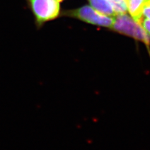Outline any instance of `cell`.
<instances>
[{"instance_id":"cell-5","label":"cell","mask_w":150,"mask_h":150,"mask_svg":"<svg viewBox=\"0 0 150 150\" xmlns=\"http://www.w3.org/2000/svg\"><path fill=\"white\" fill-rule=\"evenodd\" d=\"M89 2L91 6L102 14L110 16H115L116 15L108 0H89Z\"/></svg>"},{"instance_id":"cell-4","label":"cell","mask_w":150,"mask_h":150,"mask_svg":"<svg viewBox=\"0 0 150 150\" xmlns=\"http://www.w3.org/2000/svg\"><path fill=\"white\" fill-rule=\"evenodd\" d=\"M125 1L131 16L139 24L143 18L142 10L146 0H125Z\"/></svg>"},{"instance_id":"cell-9","label":"cell","mask_w":150,"mask_h":150,"mask_svg":"<svg viewBox=\"0 0 150 150\" xmlns=\"http://www.w3.org/2000/svg\"><path fill=\"white\" fill-rule=\"evenodd\" d=\"M108 1H110V2H111V1H112V0H108Z\"/></svg>"},{"instance_id":"cell-7","label":"cell","mask_w":150,"mask_h":150,"mask_svg":"<svg viewBox=\"0 0 150 150\" xmlns=\"http://www.w3.org/2000/svg\"><path fill=\"white\" fill-rule=\"evenodd\" d=\"M139 25L143 28V29L150 36V20H146L145 18H143V20L140 22Z\"/></svg>"},{"instance_id":"cell-8","label":"cell","mask_w":150,"mask_h":150,"mask_svg":"<svg viewBox=\"0 0 150 150\" xmlns=\"http://www.w3.org/2000/svg\"><path fill=\"white\" fill-rule=\"evenodd\" d=\"M58 1L59 2H61V1H63V0H58Z\"/></svg>"},{"instance_id":"cell-3","label":"cell","mask_w":150,"mask_h":150,"mask_svg":"<svg viewBox=\"0 0 150 150\" xmlns=\"http://www.w3.org/2000/svg\"><path fill=\"white\" fill-rule=\"evenodd\" d=\"M30 8L39 25L57 18L60 13L58 0H28Z\"/></svg>"},{"instance_id":"cell-1","label":"cell","mask_w":150,"mask_h":150,"mask_svg":"<svg viewBox=\"0 0 150 150\" xmlns=\"http://www.w3.org/2000/svg\"><path fill=\"white\" fill-rule=\"evenodd\" d=\"M111 29L142 41L148 47L150 46V36L142 26L126 13L117 14L114 16V23Z\"/></svg>"},{"instance_id":"cell-6","label":"cell","mask_w":150,"mask_h":150,"mask_svg":"<svg viewBox=\"0 0 150 150\" xmlns=\"http://www.w3.org/2000/svg\"><path fill=\"white\" fill-rule=\"evenodd\" d=\"M142 16L143 18L150 20V0H146L142 10Z\"/></svg>"},{"instance_id":"cell-2","label":"cell","mask_w":150,"mask_h":150,"mask_svg":"<svg viewBox=\"0 0 150 150\" xmlns=\"http://www.w3.org/2000/svg\"><path fill=\"white\" fill-rule=\"evenodd\" d=\"M63 15L78 19L90 24L111 28L114 23V16H108L95 10L92 6H83L78 9L64 12Z\"/></svg>"}]
</instances>
